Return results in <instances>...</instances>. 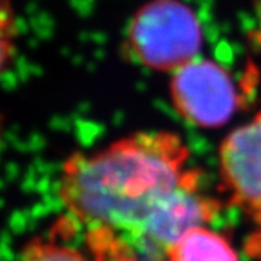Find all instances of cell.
<instances>
[{
  "label": "cell",
  "mask_w": 261,
  "mask_h": 261,
  "mask_svg": "<svg viewBox=\"0 0 261 261\" xmlns=\"http://www.w3.org/2000/svg\"><path fill=\"white\" fill-rule=\"evenodd\" d=\"M219 167L229 202L248 215L261 209V111L222 142Z\"/></svg>",
  "instance_id": "5"
},
{
  "label": "cell",
  "mask_w": 261,
  "mask_h": 261,
  "mask_svg": "<svg viewBox=\"0 0 261 261\" xmlns=\"http://www.w3.org/2000/svg\"><path fill=\"white\" fill-rule=\"evenodd\" d=\"M187 159L174 134H137L92 154L71 155L60 176V197L86 228H108L141 241L170 197L200 177Z\"/></svg>",
  "instance_id": "1"
},
{
  "label": "cell",
  "mask_w": 261,
  "mask_h": 261,
  "mask_svg": "<svg viewBox=\"0 0 261 261\" xmlns=\"http://www.w3.org/2000/svg\"><path fill=\"white\" fill-rule=\"evenodd\" d=\"M255 222V231L250 235L248 243H247V252L255 257V258H261V209L255 215L251 216Z\"/></svg>",
  "instance_id": "8"
},
{
  "label": "cell",
  "mask_w": 261,
  "mask_h": 261,
  "mask_svg": "<svg viewBox=\"0 0 261 261\" xmlns=\"http://www.w3.org/2000/svg\"><path fill=\"white\" fill-rule=\"evenodd\" d=\"M80 224L71 216L58 219L47 237L25 244L20 261H135L134 252L119 233L108 228H86L77 241Z\"/></svg>",
  "instance_id": "4"
},
{
  "label": "cell",
  "mask_w": 261,
  "mask_h": 261,
  "mask_svg": "<svg viewBox=\"0 0 261 261\" xmlns=\"http://www.w3.org/2000/svg\"><path fill=\"white\" fill-rule=\"evenodd\" d=\"M170 93L176 111L186 121L203 128L225 125L243 100L224 67L199 58L174 71Z\"/></svg>",
  "instance_id": "3"
},
{
  "label": "cell",
  "mask_w": 261,
  "mask_h": 261,
  "mask_svg": "<svg viewBox=\"0 0 261 261\" xmlns=\"http://www.w3.org/2000/svg\"><path fill=\"white\" fill-rule=\"evenodd\" d=\"M168 261H240L222 235L196 226L185 232L167 251Z\"/></svg>",
  "instance_id": "6"
},
{
  "label": "cell",
  "mask_w": 261,
  "mask_h": 261,
  "mask_svg": "<svg viewBox=\"0 0 261 261\" xmlns=\"http://www.w3.org/2000/svg\"><path fill=\"white\" fill-rule=\"evenodd\" d=\"M18 37L16 15L10 0H0V71L8 65Z\"/></svg>",
  "instance_id": "7"
},
{
  "label": "cell",
  "mask_w": 261,
  "mask_h": 261,
  "mask_svg": "<svg viewBox=\"0 0 261 261\" xmlns=\"http://www.w3.org/2000/svg\"><path fill=\"white\" fill-rule=\"evenodd\" d=\"M128 48L141 64L159 71H177L197 58L200 23L178 0H149L132 18Z\"/></svg>",
  "instance_id": "2"
}]
</instances>
